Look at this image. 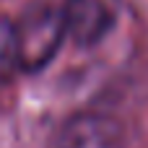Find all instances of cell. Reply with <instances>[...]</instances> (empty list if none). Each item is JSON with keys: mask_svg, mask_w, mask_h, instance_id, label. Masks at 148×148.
Returning <instances> with one entry per match:
<instances>
[{"mask_svg": "<svg viewBox=\"0 0 148 148\" xmlns=\"http://www.w3.org/2000/svg\"><path fill=\"white\" fill-rule=\"evenodd\" d=\"M122 143L125 133L117 120L86 112L70 117L60 127L52 148H122Z\"/></svg>", "mask_w": 148, "mask_h": 148, "instance_id": "7a4b0ae2", "label": "cell"}, {"mask_svg": "<svg viewBox=\"0 0 148 148\" xmlns=\"http://www.w3.org/2000/svg\"><path fill=\"white\" fill-rule=\"evenodd\" d=\"M65 36V3H39L21 18V23H16L18 68L23 73H39L52 62Z\"/></svg>", "mask_w": 148, "mask_h": 148, "instance_id": "6da1fadb", "label": "cell"}, {"mask_svg": "<svg viewBox=\"0 0 148 148\" xmlns=\"http://www.w3.org/2000/svg\"><path fill=\"white\" fill-rule=\"evenodd\" d=\"M114 26V8L109 0H65V29L78 47L101 42Z\"/></svg>", "mask_w": 148, "mask_h": 148, "instance_id": "3957f363", "label": "cell"}, {"mask_svg": "<svg viewBox=\"0 0 148 148\" xmlns=\"http://www.w3.org/2000/svg\"><path fill=\"white\" fill-rule=\"evenodd\" d=\"M18 68V39L16 23L0 16V83H5Z\"/></svg>", "mask_w": 148, "mask_h": 148, "instance_id": "277c9868", "label": "cell"}]
</instances>
